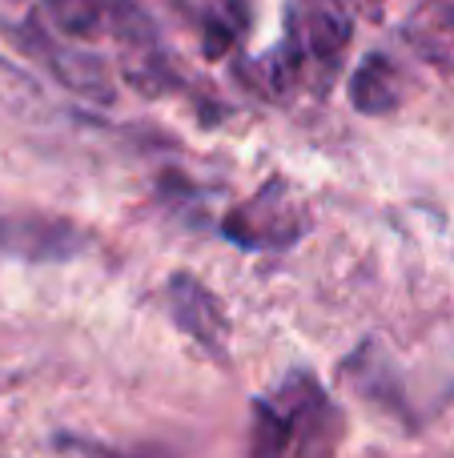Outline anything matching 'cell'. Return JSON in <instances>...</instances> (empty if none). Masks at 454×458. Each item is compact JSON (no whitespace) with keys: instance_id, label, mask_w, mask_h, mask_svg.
Instances as JSON below:
<instances>
[{"instance_id":"2","label":"cell","mask_w":454,"mask_h":458,"mask_svg":"<svg viewBox=\"0 0 454 458\" xmlns=\"http://www.w3.org/2000/svg\"><path fill=\"white\" fill-rule=\"evenodd\" d=\"M306 229H310V214H306L302 198L282 177H270L254 198L233 206L222 222L225 242H233L238 250H254V253L290 250V245L302 242Z\"/></svg>"},{"instance_id":"1","label":"cell","mask_w":454,"mask_h":458,"mask_svg":"<svg viewBox=\"0 0 454 458\" xmlns=\"http://www.w3.org/2000/svg\"><path fill=\"white\" fill-rule=\"evenodd\" d=\"M342 438V414L318 386V378L294 370L273 394L254 398L246 458H334Z\"/></svg>"},{"instance_id":"4","label":"cell","mask_w":454,"mask_h":458,"mask_svg":"<svg viewBox=\"0 0 454 458\" xmlns=\"http://www.w3.org/2000/svg\"><path fill=\"white\" fill-rule=\"evenodd\" d=\"M88 245V233L72 222L45 214H4L0 217V250L21 261H69Z\"/></svg>"},{"instance_id":"5","label":"cell","mask_w":454,"mask_h":458,"mask_svg":"<svg viewBox=\"0 0 454 458\" xmlns=\"http://www.w3.org/2000/svg\"><path fill=\"white\" fill-rule=\"evenodd\" d=\"M350 101L366 117H383V113L399 109L402 101V77L383 53H370L350 77Z\"/></svg>"},{"instance_id":"6","label":"cell","mask_w":454,"mask_h":458,"mask_svg":"<svg viewBox=\"0 0 454 458\" xmlns=\"http://www.w3.org/2000/svg\"><path fill=\"white\" fill-rule=\"evenodd\" d=\"M249 24V0H198V29L206 56L230 53Z\"/></svg>"},{"instance_id":"7","label":"cell","mask_w":454,"mask_h":458,"mask_svg":"<svg viewBox=\"0 0 454 458\" xmlns=\"http://www.w3.org/2000/svg\"><path fill=\"white\" fill-rule=\"evenodd\" d=\"M61 451H64V458H129V454L109 451V446L88 443V438H61Z\"/></svg>"},{"instance_id":"3","label":"cell","mask_w":454,"mask_h":458,"mask_svg":"<svg viewBox=\"0 0 454 458\" xmlns=\"http://www.w3.org/2000/svg\"><path fill=\"white\" fill-rule=\"evenodd\" d=\"M165 306L177 330L189 334L206 354L225 358V346H230V314H225L222 298L206 282H198L193 274H173L165 285Z\"/></svg>"}]
</instances>
